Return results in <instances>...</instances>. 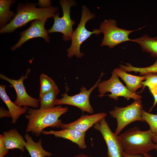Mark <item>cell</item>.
<instances>
[{
  "mask_svg": "<svg viewBox=\"0 0 157 157\" xmlns=\"http://www.w3.org/2000/svg\"><path fill=\"white\" fill-rule=\"evenodd\" d=\"M36 6L35 3H19L15 16L6 26L1 28L0 34L13 32L31 21L53 17L58 10L56 7L43 8H38Z\"/></svg>",
  "mask_w": 157,
  "mask_h": 157,
  "instance_id": "cell-2",
  "label": "cell"
},
{
  "mask_svg": "<svg viewBox=\"0 0 157 157\" xmlns=\"http://www.w3.org/2000/svg\"><path fill=\"white\" fill-rule=\"evenodd\" d=\"M126 66L120 65V68L126 72H139L140 75L150 73H157V60L152 65L145 67H137L133 66L131 64L126 63Z\"/></svg>",
  "mask_w": 157,
  "mask_h": 157,
  "instance_id": "cell-23",
  "label": "cell"
},
{
  "mask_svg": "<svg viewBox=\"0 0 157 157\" xmlns=\"http://www.w3.org/2000/svg\"><path fill=\"white\" fill-rule=\"evenodd\" d=\"M37 4L40 8H46L51 7V2L49 0H39Z\"/></svg>",
  "mask_w": 157,
  "mask_h": 157,
  "instance_id": "cell-28",
  "label": "cell"
},
{
  "mask_svg": "<svg viewBox=\"0 0 157 157\" xmlns=\"http://www.w3.org/2000/svg\"><path fill=\"white\" fill-rule=\"evenodd\" d=\"M63 11V16H59L57 13L53 17L54 22L51 28L48 30L49 33L53 32H60L63 34V40L65 41L71 40V36L73 32L72 26L75 22L72 20L70 16V9L71 7L76 5L73 0H61L60 1Z\"/></svg>",
  "mask_w": 157,
  "mask_h": 157,
  "instance_id": "cell-7",
  "label": "cell"
},
{
  "mask_svg": "<svg viewBox=\"0 0 157 157\" xmlns=\"http://www.w3.org/2000/svg\"><path fill=\"white\" fill-rule=\"evenodd\" d=\"M102 135L107 147L108 157H123L124 152L118 135L110 129L105 118L93 126Z\"/></svg>",
  "mask_w": 157,
  "mask_h": 157,
  "instance_id": "cell-10",
  "label": "cell"
},
{
  "mask_svg": "<svg viewBox=\"0 0 157 157\" xmlns=\"http://www.w3.org/2000/svg\"><path fill=\"white\" fill-rule=\"evenodd\" d=\"M104 74V73H101L95 84L89 90L83 86L81 88V91L78 94L71 96L68 95L66 92L62 94L61 99H56L55 105L63 104L72 105L79 108L82 112L92 113L94 109L90 103V96L92 91L98 87L101 78Z\"/></svg>",
  "mask_w": 157,
  "mask_h": 157,
  "instance_id": "cell-9",
  "label": "cell"
},
{
  "mask_svg": "<svg viewBox=\"0 0 157 157\" xmlns=\"http://www.w3.org/2000/svg\"><path fill=\"white\" fill-rule=\"evenodd\" d=\"M68 110L67 108L60 105L47 109L29 108L26 116L28 120L26 132H31L37 137L46 128H60L63 123L59 118Z\"/></svg>",
  "mask_w": 157,
  "mask_h": 157,
  "instance_id": "cell-1",
  "label": "cell"
},
{
  "mask_svg": "<svg viewBox=\"0 0 157 157\" xmlns=\"http://www.w3.org/2000/svg\"><path fill=\"white\" fill-rule=\"evenodd\" d=\"M155 135L149 129L142 131L136 126L119 135L124 152L129 154H143L155 149L152 138Z\"/></svg>",
  "mask_w": 157,
  "mask_h": 157,
  "instance_id": "cell-3",
  "label": "cell"
},
{
  "mask_svg": "<svg viewBox=\"0 0 157 157\" xmlns=\"http://www.w3.org/2000/svg\"><path fill=\"white\" fill-rule=\"evenodd\" d=\"M15 2L14 0H0V27L6 26L14 17L16 13L10 10L11 5Z\"/></svg>",
  "mask_w": 157,
  "mask_h": 157,
  "instance_id": "cell-20",
  "label": "cell"
},
{
  "mask_svg": "<svg viewBox=\"0 0 157 157\" xmlns=\"http://www.w3.org/2000/svg\"><path fill=\"white\" fill-rule=\"evenodd\" d=\"M4 117H11L9 112L2 108H0V118Z\"/></svg>",
  "mask_w": 157,
  "mask_h": 157,
  "instance_id": "cell-30",
  "label": "cell"
},
{
  "mask_svg": "<svg viewBox=\"0 0 157 157\" xmlns=\"http://www.w3.org/2000/svg\"><path fill=\"white\" fill-rule=\"evenodd\" d=\"M149 89L153 95L154 99V102L153 106L150 109L149 111L150 112L157 104V85L150 88Z\"/></svg>",
  "mask_w": 157,
  "mask_h": 157,
  "instance_id": "cell-27",
  "label": "cell"
},
{
  "mask_svg": "<svg viewBox=\"0 0 157 157\" xmlns=\"http://www.w3.org/2000/svg\"><path fill=\"white\" fill-rule=\"evenodd\" d=\"M114 71L119 77L125 82L126 88L131 92L135 93L139 88L143 86L142 81L146 79L144 75L142 76H136L129 74L121 68H116Z\"/></svg>",
  "mask_w": 157,
  "mask_h": 157,
  "instance_id": "cell-17",
  "label": "cell"
},
{
  "mask_svg": "<svg viewBox=\"0 0 157 157\" xmlns=\"http://www.w3.org/2000/svg\"><path fill=\"white\" fill-rule=\"evenodd\" d=\"M123 157H154L149 153L143 154H129L123 153Z\"/></svg>",
  "mask_w": 157,
  "mask_h": 157,
  "instance_id": "cell-29",
  "label": "cell"
},
{
  "mask_svg": "<svg viewBox=\"0 0 157 157\" xmlns=\"http://www.w3.org/2000/svg\"><path fill=\"white\" fill-rule=\"evenodd\" d=\"M47 20V19H36L32 21L28 28L20 33V37L19 40L17 43L11 47V50H15L27 41L35 38H42L46 42H49V33L44 27L45 24Z\"/></svg>",
  "mask_w": 157,
  "mask_h": 157,
  "instance_id": "cell-12",
  "label": "cell"
},
{
  "mask_svg": "<svg viewBox=\"0 0 157 157\" xmlns=\"http://www.w3.org/2000/svg\"><path fill=\"white\" fill-rule=\"evenodd\" d=\"M82 8L80 22L76 30L72 33L71 44L67 51V56L69 58L74 56L78 58H81L84 55V53L80 51V46L82 43L92 34L97 35L101 33L100 30L98 29H94L92 31L86 29V23L88 20L94 18L95 15L93 13H91L85 6H83Z\"/></svg>",
  "mask_w": 157,
  "mask_h": 157,
  "instance_id": "cell-4",
  "label": "cell"
},
{
  "mask_svg": "<svg viewBox=\"0 0 157 157\" xmlns=\"http://www.w3.org/2000/svg\"><path fill=\"white\" fill-rule=\"evenodd\" d=\"M152 140L153 141L155 144V149L157 152V135H154L152 137Z\"/></svg>",
  "mask_w": 157,
  "mask_h": 157,
  "instance_id": "cell-31",
  "label": "cell"
},
{
  "mask_svg": "<svg viewBox=\"0 0 157 157\" xmlns=\"http://www.w3.org/2000/svg\"><path fill=\"white\" fill-rule=\"evenodd\" d=\"M73 157H93L91 156H88L84 153H80L74 156Z\"/></svg>",
  "mask_w": 157,
  "mask_h": 157,
  "instance_id": "cell-32",
  "label": "cell"
},
{
  "mask_svg": "<svg viewBox=\"0 0 157 157\" xmlns=\"http://www.w3.org/2000/svg\"><path fill=\"white\" fill-rule=\"evenodd\" d=\"M109 112L110 115L115 119L117 123L115 133L119 135L129 124L136 121L145 122L141 116L142 105L141 99L135 100L131 104L124 107L115 106Z\"/></svg>",
  "mask_w": 157,
  "mask_h": 157,
  "instance_id": "cell-5",
  "label": "cell"
},
{
  "mask_svg": "<svg viewBox=\"0 0 157 157\" xmlns=\"http://www.w3.org/2000/svg\"><path fill=\"white\" fill-rule=\"evenodd\" d=\"M6 85H1L0 86V97L7 106L12 118V123H16L19 117L25 113L28 109V106H24L22 108L16 105L10 99L6 91Z\"/></svg>",
  "mask_w": 157,
  "mask_h": 157,
  "instance_id": "cell-15",
  "label": "cell"
},
{
  "mask_svg": "<svg viewBox=\"0 0 157 157\" xmlns=\"http://www.w3.org/2000/svg\"><path fill=\"white\" fill-rule=\"evenodd\" d=\"M155 73H150L144 75L146 79L142 82L143 86H147L149 88L157 85V74Z\"/></svg>",
  "mask_w": 157,
  "mask_h": 157,
  "instance_id": "cell-25",
  "label": "cell"
},
{
  "mask_svg": "<svg viewBox=\"0 0 157 157\" xmlns=\"http://www.w3.org/2000/svg\"><path fill=\"white\" fill-rule=\"evenodd\" d=\"M3 134L4 142L8 149H17L22 152L24 151L26 142L16 129H11L3 132Z\"/></svg>",
  "mask_w": 157,
  "mask_h": 157,
  "instance_id": "cell-16",
  "label": "cell"
},
{
  "mask_svg": "<svg viewBox=\"0 0 157 157\" xmlns=\"http://www.w3.org/2000/svg\"><path fill=\"white\" fill-rule=\"evenodd\" d=\"M4 143L3 135H0V157H4L8 152Z\"/></svg>",
  "mask_w": 157,
  "mask_h": 157,
  "instance_id": "cell-26",
  "label": "cell"
},
{
  "mask_svg": "<svg viewBox=\"0 0 157 157\" xmlns=\"http://www.w3.org/2000/svg\"><path fill=\"white\" fill-rule=\"evenodd\" d=\"M134 40L140 44L143 51L150 53L151 57L157 58V37H151L145 34Z\"/></svg>",
  "mask_w": 157,
  "mask_h": 157,
  "instance_id": "cell-19",
  "label": "cell"
},
{
  "mask_svg": "<svg viewBox=\"0 0 157 157\" xmlns=\"http://www.w3.org/2000/svg\"><path fill=\"white\" fill-rule=\"evenodd\" d=\"M118 77L113 70L109 79L100 82L98 86L99 93L98 96L102 97L106 92H110L111 94L107 95L115 100H117L120 96L128 99L133 98L135 100L140 99L142 96L129 90L121 82Z\"/></svg>",
  "mask_w": 157,
  "mask_h": 157,
  "instance_id": "cell-8",
  "label": "cell"
},
{
  "mask_svg": "<svg viewBox=\"0 0 157 157\" xmlns=\"http://www.w3.org/2000/svg\"><path fill=\"white\" fill-rule=\"evenodd\" d=\"M107 115V114L105 113H98L90 115H83L72 122L66 124L62 123L60 128L62 129H72L86 133L96 123L105 118Z\"/></svg>",
  "mask_w": 157,
  "mask_h": 157,
  "instance_id": "cell-13",
  "label": "cell"
},
{
  "mask_svg": "<svg viewBox=\"0 0 157 157\" xmlns=\"http://www.w3.org/2000/svg\"><path fill=\"white\" fill-rule=\"evenodd\" d=\"M24 138L26 141L25 147L31 157H50L53 155L51 153L45 151L43 148L42 139L35 142L28 133L25 134Z\"/></svg>",
  "mask_w": 157,
  "mask_h": 157,
  "instance_id": "cell-18",
  "label": "cell"
},
{
  "mask_svg": "<svg viewBox=\"0 0 157 157\" xmlns=\"http://www.w3.org/2000/svg\"><path fill=\"white\" fill-rule=\"evenodd\" d=\"M40 83L39 98L47 92L58 88L54 81L50 77L44 74H42L40 75Z\"/></svg>",
  "mask_w": 157,
  "mask_h": 157,
  "instance_id": "cell-22",
  "label": "cell"
},
{
  "mask_svg": "<svg viewBox=\"0 0 157 157\" xmlns=\"http://www.w3.org/2000/svg\"><path fill=\"white\" fill-rule=\"evenodd\" d=\"M58 88L50 90L39 98L40 109H47L53 108L55 105L57 96L59 92Z\"/></svg>",
  "mask_w": 157,
  "mask_h": 157,
  "instance_id": "cell-21",
  "label": "cell"
},
{
  "mask_svg": "<svg viewBox=\"0 0 157 157\" xmlns=\"http://www.w3.org/2000/svg\"><path fill=\"white\" fill-rule=\"evenodd\" d=\"M30 71V69H28L24 76L22 75L20 78L17 80L9 78L1 74H0V77L2 79L8 82L15 89L17 98L14 102L16 105L21 107L22 106H29L35 108L40 106L39 100L28 94L23 83L24 80L27 78Z\"/></svg>",
  "mask_w": 157,
  "mask_h": 157,
  "instance_id": "cell-11",
  "label": "cell"
},
{
  "mask_svg": "<svg viewBox=\"0 0 157 157\" xmlns=\"http://www.w3.org/2000/svg\"><path fill=\"white\" fill-rule=\"evenodd\" d=\"M144 27L135 30H127L118 27L116 22L114 20L111 19L105 20L100 27L101 32L104 35L101 46H107L112 48L124 42L130 41L135 42L134 39L129 38V35L131 33Z\"/></svg>",
  "mask_w": 157,
  "mask_h": 157,
  "instance_id": "cell-6",
  "label": "cell"
},
{
  "mask_svg": "<svg viewBox=\"0 0 157 157\" xmlns=\"http://www.w3.org/2000/svg\"><path fill=\"white\" fill-rule=\"evenodd\" d=\"M42 133L45 135H53L55 137L69 140L78 145L79 148L85 149L87 147L85 141V133L72 129H66L60 131L43 130Z\"/></svg>",
  "mask_w": 157,
  "mask_h": 157,
  "instance_id": "cell-14",
  "label": "cell"
},
{
  "mask_svg": "<svg viewBox=\"0 0 157 157\" xmlns=\"http://www.w3.org/2000/svg\"><path fill=\"white\" fill-rule=\"evenodd\" d=\"M141 116L145 122L149 125L150 129L155 135H157V115L150 113L142 109Z\"/></svg>",
  "mask_w": 157,
  "mask_h": 157,
  "instance_id": "cell-24",
  "label": "cell"
}]
</instances>
